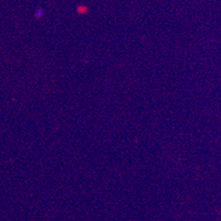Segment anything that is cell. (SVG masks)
Returning <instances> with one entry per match:
<instances>
[{
    "instance_id": "obj_1",
    "label": "cell",
    "mask_w": 221,
    "mask_h": 221,
    "mask_svg": "<svg viewBox=\"0 0 221 221\" xmlns=\"http://www.w3.org/2000/svg\"><path fill=\"white\" fill-rule=\"evenodd\" d=\"M42 14H43V10H42V9H39V10H37V12H35V16H36L37 18L42 17Z\"/></svg>"
}]
</instances>
